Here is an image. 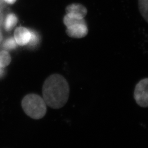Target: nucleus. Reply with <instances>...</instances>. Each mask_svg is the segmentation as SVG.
<instances>
[{
	"mask_svg": "<svg viewBox=\"0 0 148 148\" xmlns=\"http://www.w3.org/2000/svg\"><path fill=\"white\" fill-rule=\"evenodd\" d=\"M43 99L47 106L58 109L64 107L69 100L70 88L69 83L60 74L48 77L42 86Z\"/></svg>",
	"mask_w": 148,
	"mask_h": 148,
	"instance_id": "f257e3e1",
	"label": "nucleus"
},
{
	"mask_svg": "<svg viewBox=\"0 0 148 148\" xmlns=\"http://www.w3.org/2000/svg\"><path fill=\"white\" fill-rule=\"evenodd\" d=\"M21 106L25 113L33 119L42 118L47 112V104L44 99L34 93L25 96L22 100Z\"/></svg>",
	"mask_w": 148,
	"mask_h": 148,
	"instance_id": "f03ea898",
	"label": "nucleus"
},
{
	"mask_svg": "<svg viewBox=\"0 0 148 148\" xmlns=\"http://www.w3.org/2000/svg\"><path fill=\"white\" fill-rule=\"evenodd\" d=\"M133 97L140 107L148 108V77L140 80L136 85Z\"/></svg>",
	"mask_w": 148,
	"mask_h": 148,
	"instance_id": "7ed1b4c3",
	"label": "nucleus"
},
{
	"mask_svg": "<svg viewBox=\"0 0 148 148\" xmlns=\"http://www.w3.org/2000/svg\"><path fill=\"white\" fill-rule=\"evenodd\" d=\"M88 29L87 24H77L67 27L66 33L69 37L73 38H84L88 34Z\"/></svg>",
	"mask_w": 148,
	"mask_h": 148,
	"instance_id": "20e7f679",
	"label": "nucleus"
},
{
	"mask_svg": "<svg viewBox=\"0 0 148 148\" xmlns=\"http://www.w3.org/2000/svg\"><path fill=\"white\" fill-rule=\"evenodd\" d=\"M67 16L77 19H83L87 15V9L84 6L79 3H73L66 8Z\"/></svg>",
	"mask_w": 148,
	"mask_h": 148,
	"instance_id": "39448f33",
	"label": "nucleus"
},
{
	"mask_svg": "<svg viewBox=\"0 0 148 148\" xmlns=\"http://www.w3.org/2000/svg\"><path fill=\"white\" fill-rule=\"evenodd\" d=\"M31 33L29 29L26 27H20L15 29L14 34V38L18 45H27L30 40Z\"/></svg>",
	"mask_w": 148,
	"mask_h": 148,
	"instance_id": "423d86ee",
	"label": "nucleus"
},
{
	"mask_svg": "<svg viewBox=\"0 0 148 148\" xmlns=\"http://www.w3.org/2000/svg\"><path fill=\"white\" fill-rule=\"evenodd\" d=\"M18 18L16 14L13 13L9 14L4 22V28L7 32H11L17 24Z\"/></svg>",
	"mask_w": 148,
	"mask_h": 148,
	"instance_id": "0eeeda50",
	"label": "nucleus"
},
{
	"mask_svg": "<svg viewBox=\"0 0 148 148\" xmlns=\"http://www.w3.org/2000/svg\"><path fill=\"white\" fill-rule=\"evenodd\" d=\"M138 7L141 16L148 24V0H138Z\"/></svg>",
	"mask_w": 148,
	"mask_h": 148,
	"instance_id": "6e6552de",
	"label": "nucleus"
},
{
	"mask_svg": "<svg viewBox=\"0 0 148 148\" xmlns=\"http://www.w3.org/2000/svg\"><path fill=\"white\" fill-rule=\"evenodd\" d=\"M11 56L6 50L0 51V67L4 69L8 66L11 62Z\"/></svg>",
	"mask_w": 148,
	"mask_h": 148,
	"instance_id": "1a4fd4ad",
	"label": "nucleus"
},
{
	"mask_svg": "<svg viewBox=\"0 0 148 148\" xmlns=\"http://www.w3.org/2000/svg\"><path fill=\"white\" fill-rule=\"evenodd\" d=\"M63 22L66 27H69L77 24H87L85 20L83 19H77L70 17L66 14L63 19Z\"/></svg>",
	"mask_w": 148,
	"mask_h": 148,
	"instance_id": "9d476101",
	"label": "nucleus"
},
{
	"mask_svg": "<svg viewBox=\"0 0 148 148\" xmlns=\"http://www.w3.org/2000/svg\"><path fill=\"white\" fill-rule=\"evenodd\" d=\"M18 46L14 37H9L6 39L3 43V48L6 51H11L16 48Z\"/></svg>",
	"mask_w": 148,
	"mask_h": 148,
	"instance_id": "9b49d317",
	"label": "nucleus"
},
{
	"mask_svg": "<svg viewBox=\"0 0 148 148\" xmlns=\"http://www.w3.org/2000/svg\"><path fill=\"white\" fill-rule=\"evenodd\" d=\"M31 33L30 40L27 44L29 47H34L39 43L40 41V36L38 33L34 30L29 29Z\"/></svg>",
	"mask_w": 148,
	"mask_h": 148,
	"instance_id": "f8f14e48",
	"label": "nucleus"
},
{
	"mask_svg": "<svg viewBox=\"0 0 148 148\" xmlns=\"http://www.w3.org/2000/svg\"><path fill=\"white\" fill-rule=\"evenodd\" d=\"M6 3L9 4H13L15 3L16 0H4Z\"/></svg>",
	"mask_w": 148,
	"mask_h": 148,
	"instance_id": "ddd939ff",
	"label": "nucleus"
},
{
	"mask_svg": "<svg viewBox=\"0 0 148 148\" xmlns=\"http://www.w3.org/2000/svg\"><path fill=\"white\" fill-rule=\"evenodd\" d=\"M4 71L3 69H2L1 67H0V78L3 77L4 75Z\"/></svg>",
	"mask_w": 148,
	"mask_h": 148,
	"instance_id": "4468645a",
	"label": "nucleus"
},
{
	"mask_svg": "<svg viewBox=\"0 0 148 148\" xmlns=\"http://www.w3.org/2000/svg\"><path fill=\"white\" fill-rule=\"evenodd\" d=\"M2 40H3V35H2V33L0 31V42L2 41Z\"/></svg>",
	"mask_w": 148,
	"mask_h": 148,
	"instance_id": "2eb2a0df",
	"label": "nucleus"
}]
</instances>
